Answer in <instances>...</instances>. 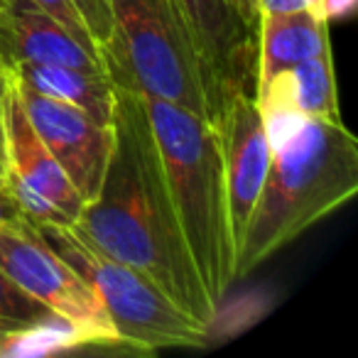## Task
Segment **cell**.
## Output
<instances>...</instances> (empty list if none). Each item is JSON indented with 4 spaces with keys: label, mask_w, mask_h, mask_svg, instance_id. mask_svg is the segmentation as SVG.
I'll list each match as a JSON object with an SVG mask.
<instances>
[{
    "label": "cell",
    "mask_w": 358,
    "mask_h": 358,
    "mask_svg": "<svg viewBox=\"0 0 358 358\" xmlns=\"http://www.w3.org/2000/svg\"><path fill=\"white\" fill-rule=\"evenodd\" d=\"M113 148L99 194L76 226L103 253L148 275L182 312L211 327L209 302L182 238L157 140L138 91L113 84Z\"/></svg>",
    "instance_id": "1"
},
{
    "label": "cell",
    "mask_w": 358,
    "mask_h": 358,
    "mask_svg": "<svg viewBox=\"0 0 358 358\" xmlns=\"http://www.w3.org/2000/svg\"><path fill=\"white\" fill-rule=\"evenodd\" d=\"M358 192V140L341 120L309 118L273 152L265 185L236 248L234 282L289 245Z\"/></svg>",
    "instance_id": "2"
},
{
    "label": "cell",
    "mask_w": 358,
    "mask_h": 358,
    "mask_svg": "<svg viewBox=\"0 0 358 358\" xmlns=\"http://www.w3.org/2000/svg\"><path fill=\"white\" fill-rule=\"evenodd\" d=\"M143 96V94H140ZM182 238L216 309L234 285L236 245L219 128L174 103L143 96Z\"/></svg>",
    "instance_id": "3"
},
{
    "label": "cell",
    "mask_w": 358,
    "mask_h": 358,
    "mask_svg": "<svg viewBox=\"0 0 358 358\" xmlns=\"http://www.w3.org/2000/svg\"><path fill=\"white\" fill-rule=\"evenodd\" d=\"M113 32L101 50L110 81L219 125L224 103L177 0H110Z\"/></svg>",
    "instance_id": "4"
},
{
    "label": "cell",
    "mask_w": 358,
    "mask_h": 358,
    "mask_svg": "<svg viewBox=\"0 0 358 358\" xmlns=\"http://www.w3.org/2000/svg\"><path fill=\"white\" fill-rule=\"evenodd\" d=\"M35 224V221H32ZM47 245L96 289L123 348H201L211 327L177 307L148 275L99 248L76 224H35Z\"/></svg>",
    "instance_id": "5"
},
{
    "label": "cell",
    "mask_w": 358,
    "mask_h": 358,
    "mask_svg": "<svg viewBox=\"0 0 358 358\" xmlns=\"http://www.w3.org/2000/svg\"><path fill=\"white\" fill-rule=\"evenodd\" d=\"M0 270L71 324L86 348H123L96 289L42 241L30 219L0 231Z\"/></svg>",
    "instance_id": "6"
},
{
    "label": "cell",
    "mask_w": 358,
    "mask_h": 358,
    "mask_svg": "<svg viewBox=\"0 0 358 358\" xmlns=\"http://www.w3.org/2000/svg\"><path fill=\"white\" fill-rule=\"evenodd\" d=\"M6 74V71H3ZM6 174L3 182L35 224H76L84 199L27 120L10 76L6 74Z\"/></svg>",
    "instance_id": "7"
},
{
    "label": "cell",
    "mask_w": 358,
    "mask_h": 358,
    "mask_svg": "<svg viewBox=\"0 0 358 358\" xmlns=\"http://www.w3.org/2000/svg\"><path fill=\"white\" fill-rule=\"evenodd\" d=\"M8 76L20 96V103L35 133L64 169L84 204H89L99 194V187L103 182L106 164L113 148V123H99L76 106L40 94L13 74Z\"/></svg>",
    "instance_id": "8"
},
{
    "label": "cell",
    "mask_w": 358,
    "mask_h": 358,
    "mask_svg": "<svg viewBox=\"0 0 358 358\" xmlns=\"http://www.w3.org/2000/svg\"><path fill=\"white\" fill-rule=\"evenodd\" d=\"M177 3L224 108L236 94L253 91L258 40L234 3L231 0H177Z\"/></svg>",
    "instance_id": "9"
},
{
    "label": "cell",
    "mask_w": 358,
    "mask_h": 358,
    "mask_svg": "<svg viewBox=\"0 0 358 358\" xmlns=\"http://www.w3.org/2000/svg\"><path fill=\"white\" fill-rule=\"evenodd\" d=\"M216 128H219L221 155H224L231 234H234V245L238 248L273 157L253 91L236 94L226 103Z\"/></svg>",
    "instance_id": "10"
},
{
    "label": "cell",
    "mask_w": 358,
    "mask_h": 358,
    "mask_svg": "<svg viewBox=\"0 0 358 358\" xmlns=\"http://www.w3.org/2000/svg\"><path fill=\"white\" fill-rule=\"evenodd\" d=\"M20 62L103 69V62L37 3L0 0V71Z\"/></svg>",
    "instance_id": "11"
},
{
    "label": "cell",
    "mask_w": 358,
    "mask_h": 358,
    "mask_svg": "<svg viewBox=\"0 0 358 358\" xmlns=\"http://www.w3.org/2000/svg\"><path fill=\"white\" fill-rule=\"evenodd\" d=\"M253 96L263 115L275 110H292L304 118L341 120L331 52L278 71L265 84L255 86Z\"/></svg>",
    "instance_id": "12"
},
{
    "label": "cell",
    "mask_w": 358,
    "mask_h": 358,
    "mask_svg": "<svg viewBox=\"0 0 358 358\" xmlns=\"http://www.w3.org/2000/svg\"><path fill=\"white\" fill-rule=\"evenodd\" d=\"M255 40H258L255 86L265 84L270 76H275L282 69H289L292 64L312 59V57H319L324 52H331L329 22L314 10L260 15Z\"/></svg>",
    "instance_id": "13"
},
{
    "label": "cell",
    "mask_w": 358,
    "mask_h": 358,
    "mask_svg": "<svg viewBox=\"0 0 358 358\" xmlns=\"http://www.w3.org/2000/svg\"><path fill=\"white\" fill-rule=\"evenodd\" d=\"M8 74L20 79L22 84L32 86L35 91L52 99H59L89 113L94 120L110 125L113 120V81L106 69H79L64 64H35L20 62L10 66Z\"/></svg>",
    "instance_id": "14"
},
{
    "label": "cell",
    "mask_w": 358,
    "mask_h": 358,
    "mask_svg": "<svg viewBox=\"0 0 358 358\" xmlns=\"http://www.w3.org/2000/svg\"><path fill=\"white\" fill-rule=\"evenodd\" d=\"M0 324L15 329H37L66 324L40 299L30 297L8 273L0 270ZM71 327V324H69Z\"/></svg>",
    "instance_id": "15"
},
{
    "label": "cell",
    "mask_w": 358,
    "mask_h": 358,
    "mask_svg": "<svg viewBox=\"0 0 358 358\" xmlns=\"http://www.w3.org/2000/svg\"><path fill=\"white\" fill-rule=\"evenodd\" d=\"M71 3H74V8L79 10L91 40L96 42V47H99V52H101L106 42H108L110 32H113L110 0H71Z\"/></svg>",
    "instance_id": "16"
},
{
    "label": "cell",
    "mask_w": 358,
    "mask_h": 358,
    "mask_svg": "<svg viewBox=\"0 0 358 358\" xmlns=\"http://www.w3.org/2000/svg\"><path fill=\"white\" fill-rule=\"evenodd\" d=\"M32 3H37L42 10L50 13V15L55 17L57 22H62V25H64L66 30H69L71 35H74L76 40H79L81 45H84L86 50L91 52V55H96L101 59L99 47H96L94 40H91L89 30H86L84 20H81L79 10L74 8V3H71V0H32Z\"/></svg>",
    "instance_id": "17"
},
{
    "label": "cell",
    "mask_w": 358,
    "mask_h": 358,
    "mask_svg": "<svg viewBox=\"0 0 358 358\" xmlns=\"http://www.w3.org/2000/svg\"><path fill=\"white\" fill-rule=\"evenodd\" d=\"M25 219H27L25 209H22L20 201L15 199V194L8 189L6 182L0 179V231L10 229V226H17Z\"/></svg>",
    "instance_id": "18"
},
{
    "label": "cell",
    "mask_w": 358,
    "mask_h": 358,
    "mask_svg": "<svg viewBox=\"0 0 358 358\" xmlns=\"http://www.w3.org/2000/svg\"><path fill=\"white\" fill-rule=\"evenodd\" d=\"M317 6H319V0H255L258 17L260 15H282V13H297V10L317 13Z\"/></svg>",
    "instance_id": "19"
},
{
    "label": "cell",
    "mask_w": 358,
    "mask_h": 358,
    "mask_svg": "<svg viewBox=\"0 0 358 358\" xmlns=\"http://www.w3.org/2000/svg\"><path fill=\"white\" fill-rule=\"evenodd\" d=\"M356 3L358 0H319L317 13L327 22L343 20V17H348L353 10H356Z\"/></svg>",
    "instance_id": "20"
},
{
    "label": "cell",
    "mask_w": 358,
    "mask_h": 358,
    "mask_svg": "<svg viewBox=\"0 0 358 358\" xmlns=\"http://www.w3.org/2000/svg\"><path fill=\"white\" fill-rule=\"evenodd\" d=\"M6 86H8V79H6V74L0 71V179L6 174V113H3Z\"/></svg>",
    "instance_id": "21"
},
{
    "label": "cell",
    "mask_w": 358,
    "mask_h": 358,
    "mask_svg": "<svg viewBox=\"0 0 358 358\" xmlns=\"http://www.w3.org/2000/svg\"><path fill=\"white\" fill-rule=\"evenodd\" d=\"M234 3V8L241 13V17L245 20V25L250 27V30H258V10H255V0H231Z\"/></svg>",
    "instance_id": "22"
}]
</instances>
